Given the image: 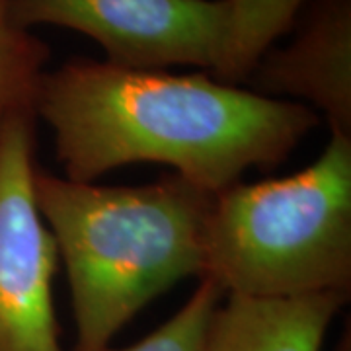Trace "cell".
<instances>
[{
  "label": "cell",
  "instance_id": "cell-5",
  "mask_svg": "<svg viewBox=\"0 0 351 351\" xmlns=\"http://www.w3.org/2000/svg\"><path fill=\"white\" fill-rule=\"evenodd\" d=\"M36 121L0 135V351H63L53 302L59 252L34 197Z\"/></svg>",
  "mask_w": 351,
  "mask_h": 351
},
{
  "label": "cell",
  "instance_id": "cell-6",
  "mask_svg": "<svg viewBox=\"0 0 351 351\" xmlns=\"http://www.w3.org/2000/svg\"><path fill=\"white\" fill-rule=\"evenodd\" d=\"M295 25L293 39L265 51L244 84L308 106L330 135L351 138V0H308Z\"/></svg>",
  "mask_w": 351,
  "mask_h": 351
},
{
  "label": "cell",
  "instance_id": "cell-3",
  "mask_svg": "<svg viewBox=\"0 0 351 351\" xmlns=\"http://www.w3.org/2000/svg\"><path fill=\"white\" fill-rule=\"evenodd\" d=\"M225 295H351V138L330 135L295 174L215 193L205 269Z\"/></svg>",
  "mask_w": 351,
  "mask_h": 351
},
{
  "label": "cell",
  "instance_id": "cell-10",
  "mask_svg": "<svg viewBox=\"0 0 351 351\" xmlns=\"http://www.w3.org/2000/svg\"><path fill=\"white\" fill-rule=\"evenodd\" d=\"M223 299V289L211 279H199L191 297L162 326L129 348L106 351H207L211 322Z\"/></svg>",
  "mask_w": 351,
  "mask_h": 351
},
{
  "label": "cell",
  "instance_id": "cell-8",
  "mask_svg": "<svg viewBox=\"0 0 351 351\" xmlns=\"http://www.w3.org/2000/svg\"><path fill=\"white\" fill-rule=\"evenodd\" d=\"M308 0H230V18L213 78L240 86L279 39L287 36Z\"/></svg>",
  "mask_w": 351,
  "mask_h": 351
},
{
  "label": "cell",
  "instance_id": "cell-2",
  "mask_svg": "<svg viewBox=\"0 0 351 351\" xmlns=\"http://www.w3.org/2000/svg\"><path fill=\"white\" fill-rule=\"evenodd\" d=\"M34 197L69 279L71 351L112 348L147 304L188 277H203L215 193L182 176L143 186H98L38 166Z\"/></svg>",
  "mask_w": 351,
  "mask_h": 351
},
{
  "label": "cell",
  "instance_id": "cell-1",
  "mask_svg": "<svg viewBox=\"0 0 351 351\" xmlns=\"http://www.w3.org/2000/svg\"><path fill=\"white\" fill-rule=\"evenodd\" d=\"M38 119L51 127L55 156L73 182H96L129 164H164L211 193L248 170H276L320 125L304 104L213 76L86 57L45 73Z\"/></svg>",
  "mask_w": 351,
  "mask_h": 351
},
{
  "label": "cell",
  "instance_id": "cell-4",
  "mask_svg": "<svg viewBox=\"0 0 351 351\" xmlns=\"http://www.w3.org/2000/svg\"><path fill=\"white\" fill-rule=\"evenodd\" d=\"M16 25H59L94 39L106 61L137 71H213L225 47L230 0H8Z\"/></svg>",
  "mask_w": 351,
  "mask_h": 351
},
{
  "label": "cell",
  "instance_id": "cell-7",
  "mask_svg": "<svg viewBox=\"0 0 351 351\" xmlns=\"http://www.w3.org/2000/svg\"><path fill=\"white\" fill-rule=\"evenodd\" d=\"M348 301L339 293L293 299L225 295L207 351H322L328 328Z\"/></svg>",
  "mask_w": 351,
  "mask_h": 351
},
{
  "label": "cell",
  "instance_id": "cell-9",
  "mask_svg": "<svg viewBox=\"0 0 351 351\" xmlns=\"http://www.w3.org/2000/svg\"><path fill=\"white\" fill-rule=\"evenodd\" d=\"M51 59L49 45L16 25L0 0V135L14 119H38V101Z\"/></svg>",
  "mask_w": 351,
  "mask_h": 351
}]
</instances>
